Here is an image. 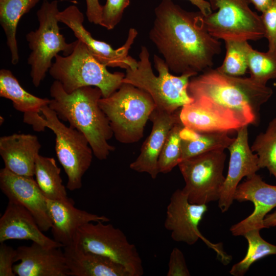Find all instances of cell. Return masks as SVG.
Instances as JSON below:
<instances>
[{"label": "cell", "instance_id": "1", "mask_svg": "<svg viewBox=\"0 0 276 276\" xmlns=\"http://www.w3.org/2000/svg\"><path fill=\"white\" fill-rule=\"evenodd\" d=\"M154 12L149 38L170 70L198 74L212 67L221 43L208 32L200 11H188L171 0H162Z\"/></svg>", "mask_w": 276, "mask_h": 276}, {"label": "cell", "instance_id": "2", "mask_svg": "<svg viewBox=\"0 0 276 276\" xmlns=\"http://www.w3.org/2000/svg\"><path fill=\"white\" fill-rule=\"evenodd\" d=\"M188 93L194 103L243 126L258 124L261 106L273 91L250 77L229 76L211 67L191 78Z\"/></svg>", "mask_w": 276, "mask_h": 276}, {"label": "cell", "instance_id": "3", "mask_svg": "<svg viewBox=\"0 0 276 276\" xmlns=\"http://www.w3.org/2000/svg\"><path fill=\"white\" fill-rule=\"evenodd\" d=\"M52 97L48 105L58 118L82 132L87 138L94 155L99 160L107 158L114 151L108 141L113 135L109 121L99 105L101 90L94 86L79 88L66 93L55 80L50 88Z\"/></svg>", "mask_w": 276, "mask_h": 276}, {"label": "cell", "instance_id": "4", "mask_svg": "<svg viewBox=\"0 0 276 276\" xmlns=\"http://www.w3.org/2000/svg\"><path fill=\"white\" fill-rule=\"evenodd\" d=\"M149 57L147 48L142 46L140 60L135 67L126 70L123 83L132 84L148 93L159 110L173 112L193 102V99L188 94V87L191 78L198 74L186 73L179 76L173 75L164 59L154 55V66L158 73L156 76Z\"/></svg>", "mask_w": 276, "mask_h": 276}, {"label": "cell", "instance_id": "5", "mask_svg": "<svg viewBox=\"0 0 276 276\" xmlns=\"http://www.w3.org/2000/svg\"><path fill=\"white\" fill-rule=\"evenodd\" d=\"M54 58L49 73L67 93L82 87L94 86L101 90L102 97L106 98L123 83L125 74L109 72L107 66L97 60L86 45L78 39L71 54H57Z\"/></svg>", "mask_w": 276, "mask_h": 276}, {"label": "cell", "instance_id": "6", "mask_svg": "<svg viewBox=\"0 0 276 276\" xmlns=\"http://www.w3.org/2000/svg\"><path fill=\"white\" fill-rule=\"evenodd\" d=\"M99 105L107 117L116 139L123 144L139 142L148 120L156 108L150 95L129 83L106 98Z\"/></svg>", "mask_w": 276, "mask_h": 276}, {"label": "cell", "instance_id": "7", "mask_svg": "<svg viewBox=\"0 0 276 276\" xmlns=\"http://www.w3.org/2000/svg\"><path fill=\"white\" fill-rule=\"evenodd\" d=\"M58 1L44 0L37 12L39 22L35 31L27 33L26 38L31 50L27 62L34 86L38 87L52 65V60L60 52L67 56L73 52L75 41L67 43L60 32Z\"/></svg>", "mask_w": 276, "mask_h": 276}, {"label": "cell", "instance_id": "8", "mask_svg": "<svg viewBox=\"0 0 276 276\" xmlns=\"http://www.w3.org/2000/svg\"><path fill=\"white\" fill-rule=\"evenodd\" d=\"M41 112L45 127L55 135V151L67 176L66 188L70 191L80 189L94 155L87 138L76 129L63 124L48 105L43 106Z\"/></svg>", "mask_w": 276, "mask_h": 276}, {"label": "cell", "instance_id": "9", "mask_svg": "<svg viewBox=\"0 0 276 276\" xmlns=\"http://www.w3.org/2000/svg\"><path fill=\"white\" fill-rule=\"evenodd\" d=\"M212 11L203 15L205 27L214 38L227 40H258L265 37L261 15L250 8L248 0H208Z\"/></svg>", "mask_w": 276, "mask_h": 276}, {"label": "cell", "instance_id": "10", "mask_svg": "<svg viewBox=\"0 0 276 276\" xmlns=\"http://www.w3.org/2000/svg\"><path fill=\"white\" fill-rule=\"evenodd\" d=\"M104 223L99 221L81 226L73 244L122 265L131 276L142 275L143 262L135 246L128 241L120 229Z\"/></svg>", "mask_w": 276, "mask_h": 276}, {"label": "cell", "instance_id": "11", "mask_svg": "<svg viewBox=\"0 0 276 276\" xmlns=\"http://www.w3.org/2000/svg\"><path fill=\"white\" fill-rule=\"evenodd\" d=\"M226 154L217 149L190 157L178 165L185 186L182 190L192 203L207 204L218 201L225 179Z\"/></svg>", "mask_w": 276, "mask_h": 276}, {"label": "cell", "instance_id": "12", "mask_svg": "<svg viewBox=\"0 0 276 276\" xmlns=\"http://www.w3.org/2000/svg\"><path fill=\"white\" fill-rule=\"evenodd\" d=\"M207 211L206 204L190 202L182 189H177L171 196L167 207L164 226L171 232V238L176 242L192 245L201 239L216 252L224 265H227L232 258L224 251L221 243H212L202 235L198 228Z\"/></svg>", "mask_w": 276, "mask_h": 276}, {"label": "cell", "instance_id": "13", "mask_svg": "<svg viewBox=\"0 0 276 276\" xmlns=\"http://www.w3.org/2000/svg\"><path fill=\"white\" fill-rule=\"evenodd\" d=\"M58 19L74 32L77 39L83 42L96 59L106 66L127 69L132 68L137 61L128 56L129 50L137 35L134 28L128 31L123 45L114 50L107 43L93 38L83 26L84 15L75 5H70L59 12Z\"/></svg>", "mask_w": 276, "mask_h": 276}, {"label": "cell", "instance_id": "14", "mask_svg": "<svg viewBox=\"0 0 276 276\" xmlns=\"http://www.w3.org/2000/svg\"><path fill=\"white\" fill-rule=\"evenodd\" d=\"M234 200L239 202L249 201L254 205L252 213L230 228L234 236L243 235L247 232L265 228L264 220L267 215L276 207V185L265 182L257 173L247 177L237 186Z\"/></svg>", "mask_w": 276, "mask_h": 276}, {"label": "cell", "instance_id": "15", "mask_svg": "<svg viewBox=\"0 0 276 276\" xmlns=\"http://www.w3.org/2000/svg\"><path fill=\"white\" fill-rule=\"evenodd\" d=\"M0 189L9 200L27 209L42 232L51 228L47 199L33 177L16 174L5 167L0 170Z\"/></svg>", "mask_w": 276, "mask_h": 276}, {"label": "cell", "instance_id": "16", "mask_svg": "<svg viewBox=\"0 0 276 276\" xmlns=\"http://www.w3.org/2000/svg\"><path fill=\"white\" fill-rule=\"evenodd\" d=\"M248 126L236 130L237 136L227 148L230 153L228 168L218 201L222 213L227 211L233 204L235 190L241 180L256 174L260 169L258 155L253 153L248 145Z\"/></svg>", "mask_w": 276, "mask_h": 276}, {"label": "cell", "instance_id": "17", "mask_svg": "<svg viewBox=\"0 0 276 276\" xmlns=\"http://www.w3.org/2000/svg\"><path fill=\"white\" fill-rule=\"evenodd\" d=\"M13 271L18 276H69L63 251L60 247H48L33 242L30 246L16 249Z\"/></svg>", "mask_w": 276, "mask_h": 276}, {"label": "cell", "instance_id": "18", "mask_svg": "<svg viewBox=\"0 0 276 276\" xmlns=\"http://www.w3.org/2000/svg\"><path fill=\"white\" fill-rule=\"evenodd\" d=\"M180 108L169 112L155 108L149 118L152 122L151 131L142 145L139 155L130 164L131 170L146 173L152 179L157 177L159 173L157 167L159 155L169 132L176 124L181 122Z\"/></svg>", "mask_w": 276, "mask_h": 276}, {"label": "cell", "instance_id": "19", "mask_svg": "<svg viewBox=\"0 0 276 276\" xmlns=\"http://www.w3.org/2000/svg\"><path fill=\"white\" fill-rule=\"evenodd\" d=\"M74 200L63 201L47 199V205L52 221L51 231L54 240L64 247L73 244L78 229L89 222H107L109 219L74 206Z\"/></svg>", "mask_w": 276, "mask_h": 276}, {"label": "cell", "instance_id": "20", "mask_svg": "<svg viewBox=\"0 0 276 276\" xmlns=\"http://www.w3.org/2000/svg\"><path fill=\"white\" fill-rule=\"evenodd\" d=\"M13 239L31 240L48 247H63L43 233L34 217L27 209L9 200L0 218V243Z\"/></svg>", "mask_w": 276, "mask_h": 276}, {"label": "cell", "instance_id": "21", "mask_svg": "<svg viewBox=\"0 0 276 276\" xmlns=\"http://www.w3.org/2000/svg\"><path fill=\"white\" fill-rule=\"evenodd\" d=\"M41 144L31 134L13 133L0 137V155L5 168L21 176L33 177Z\"/></svg>", "mask_w": 276, "mask_h": 276}, {"label": "cell", "instance_id": "22", "mask_svg": "<svg viewBox=\"0 0 276 276\" xmlns=\"http://www.w3.org/2000/svg\"><path fill=\"white\" fill-rule=\"evenodd\" d=\"M63 253L70 275L131 276L122 265L75 244L64 247Z\"/></svg>", "mask_w": 276, "mask_h": 276}, {"label": "cell", "instance_id": "23", "mask_svg": "<svg viewBox=\"0 0 276 276\" xmlns=\"http://www.w3.org/2000/svg\"><path fill=\"white\" fill-rule=\"evenodd\" d=\"M0 97L10 100L13 107L23 112L24 117L40 114L42 107L50 101L27 91L11 71L4 68L0 70Z\"/></svg>", "mask_w": 276, "mask_h": 276}, {"label": "cell", "instance_id": "24", "mask_svg": "<svg viewBox=\"0 0 276 276\" xmlns=\"http://www.w3.org/2000/svg\"><path fill=\"white\" fill-rule=\"evenodd\" d=\"M179 117L183 126L200 132H228L242 127L194 102L183 106Z\"/></svg>", "mask_w": 276, "mask_h": 276}, {"label": "cell", "instance_id": "25", "mask_svg": "<svg viewBox=\"0 0 276 276\" xmlns=\"http://www.w3.org/2000/svg\"><path fill=\"white\" fill-rule=\"evenodd\" d=\"M180 135V162L209 151L227 149L235 140L228 136L227 131L200 132L185 126L181 130Z\"/></svg>", "mask_w": 276, "mask_h": 276}, {"label": "cell", "instance_id": "26", "mask_svg": "<svg viewBox=\"0 0 276 276\" xmlns=\"http://www.w3.org/2000/svg\"><path fill=\"white\" fill-rule=\"evenodd\" d=\"M40 0H0V24L6 37V44L13 65L19 60L16 35L21 17L34 8Z\"/></svg>", "mask_w": 276, "mask_h": 276}, {"label": "cell", "instance_id": "27", "mask_svg": "<svg viewBox=\"0 0 276 276\" xmlns=\"http://www.w3.org/2000/svg\"><path fill=\"white\" fill-rule=\"evenodd\" d=\"M61 169L53 157L37 155L34 170L35 180L48 199L72 201L62 183Z\"/></svg>", "mask_w": 276, "mask_h": 276}, {"label": "cell", "instance_id": "28", "mask_svg": "<svg viewBox=\"0 0 276 276\" xmlns=\"http://www.w3.org/2000/svg\"><path fill=\"white\" fill-rule=\"evenodd\" d=\"M260 231L253 229L246 232L243 236L248 243L246 255L231 268L229 273L234 276H243L251 265L256 261L270 255H276V245L265 240Z\"/></svg>", "mask_w": 276, "mask_h": 276}, {"label": "cell", "instance_id": "29", "mask_svg": "<svg viewBox=\"0 0 276 276\" xmlns=\"http://www.w3.org/2000/svg\"><path fill=\"white\" fill-rule=\"evenodd\" d=\"M250 148L258 155L259 168H266L276 181V118L257 136Z\"/></svg>", "mask_w": 276, "mask_h": 276}, {"label": "cell", "instance_id": "30", "mask_svg": "<svg viewBox=\"0 0 276 276\" xmlns=\"http://www.w3.org/2000/svg\"><path fill=\"white\" fill-rule=\"evenodd\" d=\"M226 55L222 64L217 69L232 76L244 75L248 68V54L251 45L247 41H224Z\"/></svg>", "mask_w": 276, "mask_h": 276}, {"label": "cell", "instance_id": "31", "mask_svg": "<svg viewBox=\"0 0 276 276\" xmlns=\"http://www.w3.org/2000/svg\"><path fill=\"white\" fill-rule=\"evenodd\" d=\"M248 68L250 78L266 85L269 80L276 78V51L261 52L251 46L248 54Z\"/></svg>", "mask_w": 276, "mask_h": 276}, {"label": "cell", "instance_id": "32", "mask_svg": "<svg viewBox=\"0 0 276 276\" xmlns=\"http://www.w3.org/2000/svg\"><path fill=\"white\" fill-rule=\"evenodd\" d=\"M183 125L176 124L170 130L159 155L157 167L159 173H168L180 162L181 139L180 132Z\"/></svg>", "mask_w": 276, "mask_h": 276}, {"label": "cell", "instance_id": "33", "mask_svg": "<svg viewBox=\"0 0 276 276\" xmlns=\"http://www.w3.org/2000/svg\"><path fill=\"white\" fill-rule=\"evenodd\" d=\"M130 4V0H106L102 6L100 25L108 30L113 29L121 21L124 10Z\"/></svg>", "mask_w": 276, "mask_h": 276}, {"label": "cell", "instance_id": "34", "mask_svg": "<svg viewBox=\"0 0 276 276\" xmlns=\"http://www.w3.org/2000/svg\"><path fill=\"white\" fill-rule=\"evenodd\" d=\"M266 37L268 41V50L276 51V1L261 15Z\"/></svg>", "mask_w": 276, "mask_h": 276}, {"label": "cell", "instance_id": "35", "mask_svg": "<svg viewBox=\"0 0 276 276\" xmlns=\"http://www.w3.org/2000/svg\"><path fill=\"white\" fill-rule=\"evenodd\" d=\"M184 255L180 249L174 247L171 251L169 263L167 276H190Z\"/></svg>", "mask_w": 276, "mask_h": 276}, {"label": "cell", "instance_id": "36", "mask_svg": "<svg viewBox=\"0 0 276 276\" xmlns=\"http://www.w3.org/2000/svg\"><path fill=\"white\" fill-rule=\"evenodd\" d=\"M16 250L5 242L0 245V276H15L13 265L16 262Z\"/></svg>", "mask_w": 276, "mask_h": 276}, {"label": "cell", "instance_id": "37", "mask_svg": "<svg viewBox=\"0 0 276 276\" xmlns=\"http://www.w3.org/2000/svg\"><path fill=\"white\" fill-rule=\"evenodd\" d=\"M86 3L87 19L90 23L100 25L102 6L99 3V0H86Z\"/></svg>", "mask_w": 276, "mask_h": 276}, {"label": "cell", "instance_id": "38", "mask_svg": "<svg viewBox=\"0 0 276 276\" xmlns=\"http://www.w3.org/2000/svg\"><path fill=\"white\" fill-rule=\"evenodd\" d=\"M192 4L196 6L199 11L204 16H206L213 12L210 3L206 0H188Z\"/></svg>", "mask_w": 276, "mask_h": 276}, {"label": "cell", "instance_id": "39", "mask_svg": "<svg viewBox=\"0 0 276 276\" xmlns=\"http://www.w3.org/2000/svg\"><path fill=\"white\" fill-rule=\"evenodd\" d=\"M274 1V0H248L249 3L252 4L256 9L261 13L268 9L272 5Z\"/></svg>", "mask_w": 276, "mask_h": 276}, {"label": "cell", "instance_id": "40", "mask_svg": "<svg viewBox=\"0 0 276 276\" xmlns=\"http://www.w3.org/2000/svg\"><path fill=\"white\" fill-rule=\"evenodd\" d=\"M264 225L266 228L276 226V210L266 216L264 220Z\"/></svg>", "mask_w": 276, "mask_h": 276}, {"label": "cell", "instance_id": "41", "mask_svg": "<svg viewBox=\"0 0 276 276\" xmlns=\"http://www.w3.org/2000/svg\"><path fill=\"white\" fill-rule=\"evenodd\" d=\"M276 1V0H275Z\"/></svg>", "mask_w": 276, "mask_h": 276}]
</instances>
